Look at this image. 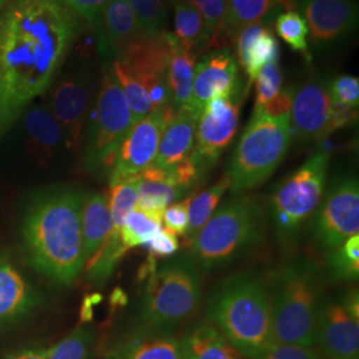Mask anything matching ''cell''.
Instances as JSON below:
<instances>
[{
  "instance_id": "cell-1",
  "label": "cell",
  "mask_w": 359,
  "mask_h": 359,
  "mask_svg": "<svg viewBox=\"0 0 359 359\" xmlns=\"http://www.w3.org/2000/svg\"><path fill=\"white\" fill-rule=\"evenodd\" d=\"M80 20L63 0H11L0 8V140L51 88Z\"/></svg>"
},
{
  "instance_id": "cell-2",
  "label": "cell",
  "mask_w": 359,
  "mask_h": 359,
  "mask_svg": "<svg viewBox=\"0 0 359 359\" xmlns=\"http://www.w3.org/2000/svg\"><path fill=\"white\" fill-rule=\"evenodd\" d=\"M86 193L57 185L36 193L22 219L20 240L28 264L53 283L68 286L84 268L81 209Z\"/></svg>"
},
{
  "instance_id": "cell-3",
  "label": "cell",
  "mask_w": 359,
  "mask_h": 359,
  "mask_svg": "<svg viewBox=\"0 0 359 359\" xmlns=\"http://www.w3.org/2000/svg\"><path fill=\"white\" fill-rule=\"evenodd\" d=\"M206 313L246 358H258L274 345L270 290L255 273L233 274L219 283L209 297Z\"/></svg>"
},
{
  "instance_id": "cell-4",
  "label": "cell",
  "mask_w": 359,
  "mask_h": 359,
  "mask_svg": "<svg viewBox=\"0 0 359 359\" xmlns=\"http://www.w3.org/2000/svg\"><path fill=\"white\" fill-rule=\"evenodd\" d=\"M322 287L321 269L310 258L293 259L274 274L270 292L274 344L316 346Z\"/></svg>"
},
{
  "instance_id": "cell-5",
  "label": "cell",
  "mask_w": 359,
  "mask_h": 359,
  "mask_svg": "<svg viewBox=\"0 0 359 359\" xmlns=\"http://www.w3.org/2000/svg\"><path fill=\"white\" fill-rule=\"evenodd\" d=\"M264 213L250 196L226 201L189 243V256L204 271L221 269L246 256L264 238Z\"/></svg>"
},
{
  "instance_id": "cell-6",
  "label": "cell",
  "mask_w": 359,
  "mask_h": 359,
  "mask_svg": "<svg viewBox=\"0 0 359 359\" xmlns=\"http://www.w3.org/2000/svg\"><path fill=\"white\" fill-rule=\"evenodd\" d=\"M200 302L201 273L189 253H181L147 278L140 309L142 330L170 334L192 317Z\"/></svg>"
},
{
  "instance_id": "cell-7",
  "label": "cell",
  "mask_w": 359,
  "mask_h": 359,
  "mask_svg": "<svg viewBox=\"0 0 359 359\" xmlns=\"http://www.w3.org/2000/svg\"><path fill=\"white\" fill-rule=\"evenodd\" d=\"M292 137L290 116L273 118L255 109L225 173L231 192L241 194L269 179L287 154Z\"/></svg>"
},
{
  "instance_id": "cell-8",
  "label": "cell",
  "mask_w": 359,
  "mask_h": 359,
  "mask_svg": "<svg viewBox=\"0 0 359 359\" xmlns=\"http://www.w3.org/2000/svg\"><path fill=\"white\" fill-rule=\"evenodd\" d=\"M329 161L330 154L326 152L311 156L283 179L271 194L273 228L278 244L286 252L294 248L321 204Z\"/></svg>"
},
{
  "instance_id": "cell-9",
  "label": "cell",
  "mask_w": 359,
  "mask_h": 359,
  "mask_svg": "<svg viewBox=\"0 0 359 359\" xmlns=\"http://www.w3.org/2000/svg\"><path fill=\"white\" fill-rule=\"evenodd\" d=\"M132 124L128 102L116 80L112 67L105 65L83 139V164L88 173L109 175L120 144Z\"/></svg>"
},
{
  "instance_id": "cell-10",
  "label": "cell",
  "mask_w": 359,
  "mask_h": 359,
  "mask_svg": "<svg viewBox=\"0 0 359 359\" xmlns=\"http://www.w3.org/2000/svg\"><path fill=\"white\" fill-rule=\"evenodd\" d=\"M248 90L218 96L206 103L198 116L192 158L204 176L217 164L236 137L240 112Z\"/></svg>"
},
{
  "instance_id": "cell-11",
  "label": "cell",
  "mask_w": 359,
  "mask_h": 359,
  "mask_svg": "<svg viewBox=\"0 0 359 359\" xmlns=\"http://www.w3.org/2000/svg\"><path fill=\"white\" fill-rule=\"evenodd\" d=\"M316 243L330 252L359 231V184L353 175L334 180L313 222Z\"/></svg>"
},
{
  "instance_id": "cell-12",
  "label": "cell",
  "mask_w": 359,
  "mask_h": 359,
  "mask_svg": "<svg viewBox=\"0 0 359 359\" xmlns=\"http://www.w3.org/2000/svg\"><path fill=\"white\" fill-rule=\"evenodd\" d=\"M93 86L90 67H79L57 76L48 90L47 107L65 132L68 151L76 152L83 145Z\"/></svg>"
},
{
  "instance_id": "cell-13",
  "label": "cell",
  "mask_w": 359,
  "mask_h": 359,
  "mask_svg": "<svg viewBox=\"0 0 359 359\" xmlns=\"http://www.w3.org/2000/svg\"><path fill=\"white\" fill-rule=\"evenodd\" d=\"M176 112L175 107L169 104L132 124L108 175L109 184L137 176L154 165L163 132Z\"/></svg>"
},
{
  "instance_id": "cell-14",
  "label": "cell",
  "mask_w": 359,
  "mask_h": 359,
  "mask_svg": "<svg viewBox=\"0 0 359 359\" xmlns=\"http://www.w3.org/2000/svg\"><path fill=\"white\" fill-rule=\"evenodd\" d=\"M290 126L298 142H320L333 133L334 103L325 81L309 80L295 92Z\"/></svg>"
},
{
  "instance_id": "cell-15",
  "label": "cell",
  "mask_w": 359,
  "mask_h": 359,
  "mask_svg": "<svg viewBox=\"0 0 359 359\" xmlns=\"http://www.w3.org/2000/svg\"><path fill=\"white\" fill-rule=\"evenodd\" d=\"M316 345L323 358L359 359V317L348 310L344 295L322 302Z\"/></svg>"
},
{
  "instance_id": "cell-16",
  "label": "cell",
  "mask_w": 359,
  "mask_h": 359,
  "mask_svg": "<svg viewBox=\"0 0 359 359\" xmlns=\"http://www.w3.org/2000/svg\"><path fill=\"white\" fill-rule=\"evenodd\" d=\"M243 88L238 63L229 48L206 52L194 67L192 102L189 108L200 116L206 103L218 96H231Z\"/></svg>"
},
{
  "instance_id": "cell-17",
  "label": "cell",
  "mask_w": 359,
  "mask_h": 359,
  "mask_svg": "<svg viewBox=\"0 0 359 359\" xmlns=\"http://www.w3.org/2000/svg\"><path fill=\"white\" fill-rule=\"evenodd\" d=\"M298 7L316 46L333 44L358 26V7L354 0H299Z\"/></svg>"
},
{
  "instance_id": "cell-18",
  "label": "cell",
  "mask_w": 359,
  "mask_h": 359,
  "mask_svg": "<svg viewBox=\"0 0 359 359\" xmlns=\"http://www.w3.org/2000/svg\"><path fill=\"white\" fill-rule=\"evenodd\" d=\"M27 149L40 167H48L68 151L65 132L47 104H31L22 117Z\"/></svg>"
},
{
  "instance_id": "cell-19",
  "label": "cell",
  "mask_w": 359,
  "mask_h": 359,
  "mask_svg": "<svg viewBox=\"0 0 359 359\" xmlns=\"http://www.w3.org/2000/svg\"><path fill=\"white\" fill-rule=\"evenodd\" d=\"M95 27L99 31L100 51L114 60L147 35L128 0H112L107 4Z\"/></svg>"
},
{
  "instance_id": "cell-20",
  "label": "cell",
  "mask_w": 359,
  "mask_h": 359,
  "mask_svg": "<svg viewBox=\"0 0 359 359\" xmlns=\"http://www.w3.org/2000/svg\"><path fill=\"white\" fill-rule=\"evenodd\" d=\"M40 304V295L13 261L0 253V327L23 320Z\"/></svg>"
},
{
  "instance_id": "cell-21",
  "label": "cell",
  "mask_w": 359,
  "mask_h": 359,
  "mask_svg": "<svg viewBox=\"0 0 359 359\" xmlns=\"http://www.w3.org/2000/svg\"><path fill=\"white\" fill-rule=\"evenodd\" d=\"M236 51L238 63L250 86L264 65L280 62V44L269 27L255 23L245 27L236 38Z\"/></svg>"
},
{
  "instance_id": "cell-22",
  "label": "cell",
  "mask_w": 359,
  "mask_h": 359,
  "mask_svg": "<svg viewBox=\"0 0 359 359\" xmlns=\"http://www.w3.org/2000/svg\"><path fill=\"white\" fill-rule=\"evenodd\" d=\"M197 121L198 115L191 108H182L176 112L163 132L154 167L169 169L192 154Z\"/></svg>"
},
{
  "instance_id": "cell-23",
  "label": "cell",
  "mask_w": 359,
  "mask_h": 359,
  "mask_svg": "<svg viewBox=\"0 0 359 359\" xmlns=\"http://www.w3.org/2000/svg\"><path fill=\"white\" fill-rule=\"evenodd\" d=\"M169 44L167 80L170 92V104L176 111L189 108L192 102L193 79L196 53L180 43L172 32H167Z\"/></svg>"
},
{
  "instance_id": "cell-24",
  "label": "cell",
  "mask_w": 359,
  "mask_h": 359,
  "mask_svg": "<svg viewBox=\"0 0 359 359\" xmlns=\"http://www.w3.org/2000/svg\"><path fill=\"white\" fill-rule=\"evenodd\" d=\"M182 359H244L210 322L192 327L180 341Z\"/></svg>"
},
{
  "instance_id": "cell-25",
  "label": "cell",
  "mask_w": 359,
  "mask_h": 359,
  "mask_svg": "<svg viewBox=\"0 0 359 359\" xmlns=\"http://www.w3.org/2000/svg\"><path fill=\"white\" fill-rule=\"evenodd\" d=\"M112 228L114 225L107 196L99 192L87 193L81 209L84 262L96 253Z\"/></svg>"
},
{
  "instance_id": "cell-26",
  "label": "cell",
  "mask_w": 359,
  "mask_h": 359,
  "mask_svg": "<svg viewBox=\"0 0 359 359\" xmlns=\"http://www.w3.org/2000/svg\"><path fill=\"white\" fill-rule=\"evenodd\" d=\"M184 193L176 185L170 172L152 167L137 175V208L148 212L164 213V210Z\"/></svg>"
},
{
  "instance_id": "cell-27",
  "label": "cell",
  "mask_w": 359,
  "mask_h": 359,
  "mask_svg": "<svg viewBox=\"0 0 359 359\" xmlns=\"http://www.w3.org/2000/svg\"><path fill=\"white\" fill-rule=\"evenodd\" d=\"M278 6L290 10L292 0H226L224 36L229 44H234L243 28L259 23Z\"/></svg>"
},
{
  "instance_id": "cell-28",
  "label": "cell",
  "mask_w": 359,
  "mask_h": 359,
  "mask_svg": "<svg viewBox=\"0 0 359 359\" xmlns=\"http://www.w3.org/2000/svg\"><path fill=\"white\" fill-rule=\"evenodd\" d=\"M175 15V36L193 53L206 51L210 35L200 13L185 0H169Z\"/></svg>"
},
{
  "instance_id": "cell-29",
  "label": "cell",
  "mask_w": 359,
  "mask_h": 359,
  "mask_svg": "<svg viewBox=\"0 0 359 359\" xmlns=\"http://www.w3.org/2000/svg\"><path fill=\"white\" fill-rule=\"evenodd\" d=\"M117 359H182L181 344L170 334L142 332L129 341Z\"/></svg>"
},
{
  "instance_id": "cell-30",
  "label": "cell",
  "mask_w": 359,
  "mask_h": 359,
  "mask_svg": "<svg viewBox=\"0 0 359 359\" xmlns=\"http://www.w3.org/2000/svg\"><path fill=\"white\" fill-rule=\"evenodd\" d=\"M128 250V248L121 240L120 231L117 228H112L102 246L87 261V280L93 285H102L105 283L112 276L117 265L120 264L123 257L127 255Z\"/></svg>"
},
{
  "instance_id": "cell-31",
  "label": "cell",
  "mask_w": 359,
  "mask_h": 359,
  "mask_svg": "<svg viewBox=\"0 0 359 359\" xmlns=\"http://www.w3.org/2000/svg\"><path fill=\"white\" fill-rule=\"evenodd\" d=\"M229 188L231 182L225 175L222 179L204 192L197 194L196 197H191L188 208V228L185 233L188 243L192 241L197 236V233L205 226L206 222L215 215L224 193Z\"/></svg>"
},
{
  "instance_id": "cell-32",
  "label": "cell",
  "mask_w": 359,
  "mask_h": 359,
  "mask_svg": "<svg viewBox=\"0 0 359 359\" xmlns=\"http://www.w3.org/2000/svg\"><path fill=\"white\" fill-rule=\"evenodd\" d=\"M161 225L163 213L148 212L136 206L129 212L118 231L124 245L128 249H133L149 244L154 234L161 229Z\"/></svg>"
},
{
  "instance_id": "cell-33",
  "label": "cell",
  "mask_w": 359,
  "mask_h": 359,
  "mask_svg": "<svg viewBox=\"0 0 359 359\" xmlns=\"http://www.w3.org/2000/svg\"><path fill=\"white\" fill-rule=\"evenodd\" d=\"M326 269L332 283L357 281L359 276V236L347 238L344 244L327 252Z\"/></svg>"
},
{
  "instance_id": "cell-34",
  "label": "cell",
  "mask_w": 359,
  "mask_h": 359,
  "mask_svg": "<svg viewBox=\"0 0 359 359\" xmlns=\"http://www.w3.org/2000/svg\"><path fill=\"white\" fill-rule=\"evenodd\" d=\"M111 67H112L116 80L128 102L133 123L152 114L154 111H152V105L149 102L148 93H147V90H144L139 79L133 76L128 69L117 60H114Z\"/></svg>"
},
{
  "instance_id": "cell-35",
  "label": "cell",
  "mask_w": 359,
  "mask_h": 359,
  "mask_svg": "<svg viewBox=\"0 0 359 359\" xmlns=\"http://www.w3.org/2000/svg\"><path fill=\"white\" fill-rule=\"evenodd\" d=\"M276 32L283 41L298 53H302L310 62L309 52V28L304 16L294 10H286L276 19Z\"/></svg>"
},
{
  "instance_id": "cell-36",
  "label": "cell",
  "mask_w": 359,
  "mask_h": 359,
  "mask_svg": "<svg viewBox=\"0 0 359 359\" xmlns=\"http://www.w3.org/2000/svg\"><path fill=\"white\" fill-rule=\"evenodd\" d=\"M194 7L205 22L210 35L208 50L228 48V40L224 36V20L226 11V0H185Z\"/></svg>"
},
{
  "instance_id": "cell-37",
  "label": "cell",
  "mask_w": 359,
  "mask_h": 359,
  "mask_svg": "<svg viewBox=\"0 0 359 359\" xmlns=\"http://www.w3.org/2000/svg\"><path fill=\"white\" fill-rule=\"evenodd\" d=\"M111 185L108 198L114 228L120 229L124 219L137 205V176L120 180Z\"/></svg>"
},
{
  "instance_id": "cell-38",
  "label": "cell",
  "mask_w": 359,
  "mask_h": 359,
  "mask_svg": "<svg viewBox=\"0 0 359 359\" xmlns=\"http://www.w3.org/2000/svg\"><path fill=\"white\" fill-rule=\"evenodd\" d=\"M95 339V329L86 323L47 350V359H87Z\"/></svg>"
},
{
  "instance_id": "cell-39",
  "label": "cell",
  "mask_w": 359,
  "mask_h": 359,
  "mask_svg": "<svg viewBox=\"0 0 359 359\" xmlns=\"http://www.w3.org/2000/svg\"><path fill=\"white\" fill-rule=\"evenodd\" d=\"M128 3L147 35L157 36L167 31L165 0H128Z\"/></svg>"
},
{
  "instance_id": "cell-40",
  "label": "cell",
  "mask_w": 359,
  "mask_h": 359,
  "mask_svg": "<svg viewBox=\"0 0 359 359\" xmlns=\"http://www.w3.org/2000/svg\"><path fill=\"white\" fill-rule=\"evenodd\" d=\"M256 104L255 108H262L283 90V75L280 62L264 65L256 79Z\"/></svg>"
},
{
  "instance_id": "cell-41",
  "label": "cell",
  "mask_w": 359,
  "mask_h": 359,
  "mask_svg": "<svg viewBox=\"0 0 359 359\" xmlns=\"http://www.w3.org/2000/svg\"><path fill=\"white\" fill-rule=\"evenodd\" d=\"M329 92L335 105L357 109L359 104V79L351 75L335 77L329 84Z\"/></svg>"
},
{
  "instance_id": "cell-42",
  "label": "cell",
  "mask_w": 359,
  "mask_h": 359,
  "mask_svg": "<svg viewBox=\"0 0 359 359\" xmlns=\"http://www.w3.org/2000/svg\"><path fill=\"white\" fill-rule=\"evenodd\" d=\"M256 359H325L314 347L274 344Z\"/></svg>"
},
{
  "instance_id": "cell-43",
  "label": "cell",
  "mask_w": 359,
  "mask_h": 359,
  "mask_svg": "<svg viewBox=\"0 0 359 359\" xmlns=\"http://www.w3.org/2000/svg\"><path fill=\"white\" fill-rule=\"evenodd\" d=\"M189 200L191 197L184 201L175 203L168 206L163 213V224L165 225V229L175 233L176 236H185L187 233Z\"/></svg>"
},
{
  "instance_id": "cell-44",
  "label": "cell",
  "mask_w": 359,
  "mask_h": 359,
  "mask_svg": "<svg viewBox=\"0 0 359 359\" xmlns=\"http://www.w3.org/2000/svg\"><path fill=\"white\" fill-rule=\"evenodd\" d=\"M147 246L149 249V257L156 259L175 256L179 252L180 244L177 236L164 228L154 234V238Z\"/></svg>"
},
{
  "instance_id": "cell-45",
  "label": "cell",
  "mask_w": 359,
  "mask_h": 359,
  "mask_svg": "<svg viewBox=\"0 0 359 359\" xmlns=\"http://www.w3.org/2000/svg\"><path fill=\"white\" fill-rule=\"evenodd\" d=\"M65 4L86 22L95 26L107 4L112 0H63Z\"/></svg>"
},
{
  "instance_id": "cell-46",
  "label": "cell",
  "mask_w": 359,
  "mask_h": 359,
  "mask_svg": "<svg viewBox=\"0 0 359 359\" xmlns=\"http://www.w3.org/2000/svg\"><path fill=\"white\" fill-rule=\"evenodd\" d=\"M294 95V88L287 87L285 90H281V92L276 97H273L269 103L265 104L262 108H255V109H259L262 114L273 117V118L290 116Z\"/></svg>"
},
{
  "instance_id": "cell-47",
  "label": "cell",
  "mask_w": 359,
  "mask_h": 359,
  "mask_svg": "<svg viewBox=\"0 0 359 359\" xmlns=\"http://www.w3.org/2000/svg\"><path fill=\"white\" fill-rule=\"evenodd\" d=\"M6 359H47V350L44 348H26L18 351Z\"/></svg>"
},
{
  "instance_id": "cell-48",
  "label": "cell",
  "mask_w": 359,
  "mask_h": 359,
  "mask_svg": "<svg viewBox=\"0 0 359 359\" xmlns=\"http://www.w3.org/2000/svg\"><path fill=\"white\" fill-rule=\"evenodd\" d=\"M102 299V297L99 294L90 295L86 298L84 305H83V310H81V321L88 322L92 318V308L93 305L99 304Z\"/></svg>"
},
{
  "instance_id": "cell-49",
  "label": "cell",
  "mask_w": 359,
  "mask_h": 359,
  "mask_svg": "<svg viewBox=\"0 0 359 359\" xmlns=\"http://www.w3.org/2000/svg\"><path fill=\"white\" fill-rule=\"evenodd\" d=\"M8 1H11V0H0V8H3Z\"/></svg>"
}]
</instances>
